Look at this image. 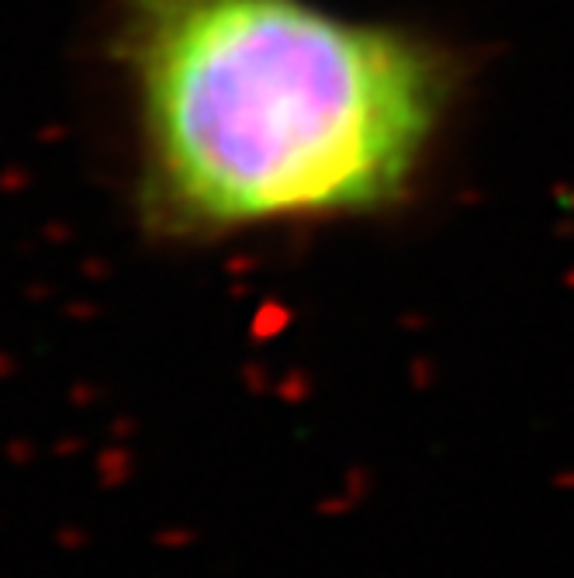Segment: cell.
Wrapping results in <instances>:
<instances>
[{
    "label": "cell",
    "instance_id": "6da1fadb",
    "mask_svg": "<svg viewBox=\"0 0 574 578\" xmlns=\"http://www.w3.org/2000/svg\"><path fill=\"white\" fill-rule=\"evenodd\" d=\"M146 205L170 232L374 212L429 153L450 63L308 0H122Z\"/></svg>",
    "mask_w": 574,
    "mask_h": 578
}]
</instances>
